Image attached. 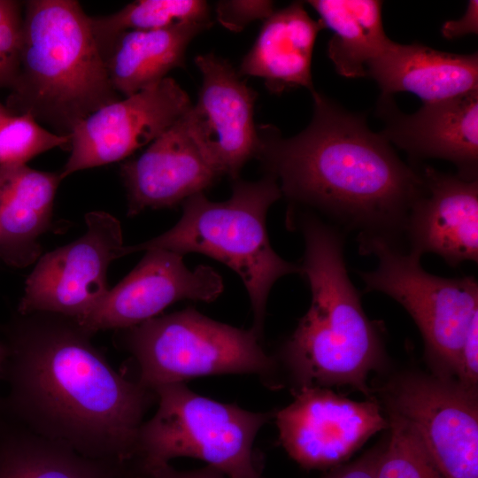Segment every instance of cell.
Listing matches in <instances>:
<instances>
[{
	"mask_svg": "<svg viewBox=\"0 0 478 478\" xmlns=\"http://www.w3.org/2000/svg\"><path fill=\"white\" fill-rule=\"evenodd\" d=\"M76 320L19 314L4 343L0 409L32 431L83 456L134 466L154 391L119 374Z\"/></svg>",
	"mask_w": 478,
	"mask_h": 478,
	"instance_id": "cell-1",
	"label": "cell"
},
{
	"mask_svg": "<svg viewBox=\"0 0 478 478\" xmlns=\"http://www.w3.org/2000/svg\"><path fill=\"white\" fill-rule=\"evenodd\" d=\"M312 96L311 123L297 135L282 138L274 127H258L256 157L288 198L395 242L422 192L420 172L369 129L364 116L316 90Z\"/></svg>",
	"mask_w": 478,
	"mask_h": 478,
	"instance_id": "cell-2",
	"label": "cell"
},
{
	"mask_svg": "<svg viewBox=\"0 0 478 478\" xmlns=\"http://www.w3.org/2000/svg\"><path fill=\"white\" fill-rule=\"evenodd\" d=\"M311 305L285 343L283 357L298 389L349 385L369 392L367 377L380 364L382 344L366 315L345 266L339 232L312 216L301 219Z\"/></svg>",
	"mask_w": 478,
	"mask_h": 478,
	"instance_id": "cell-3",
	"label": "cell"
},
{
	"mask_svg": "<svg viewBox=\"0 0 478 478\" xmlns=\"http://www.w3.org/2000/svg\"><path fill=\"white\" fill-rule=\"evenodd\" d=\"M8 111L56 133L122 96L112 87L89 17L73 0L26 3L19 65Z\"/></svg>",
	"mask_w": 478,
	"mask_h": 478,
	"instance_id": "cell-4",
	"label": "cell"
},
{
	"mask_svg": "<svg viewBox=\"0 0 478 478\" xmlns=\"http://www.w3.org/2000/svg\"><path fill=\"white\" fill-rule=\"evenodd\" d=\"M281 195L270 175L254 182L235 180L224 202L197 194L183 202L181 218L172 228L144 243L125 245L123 254L163 249L182 256L202 253L226 264L248 291L254 316L251 329L260 338L271 288L279 278L301 273L300 266L281 258L269 242L266 212Z\"/></svg>",
	"mask_w": 478,
	"mask_h": 478,
	"instance_id": "cell-5",
	"label": "cell"
},
{
	"mask_svg": "<svg viewBox=\"0 0 478 478\" xmlns=\"http://www.w3.org/2000/svg\"><path fill=\"white\" fill-rule=\"evenodd\" d=\"M158 409L142 424L137 460L155 478L177 457L201 459L227 478H261L253 443L272 412H253L190 390L183 382L154 390Z\"/></svg>",
	"mask_w": 478,
	"mask_h": 478,
	"instance_id": "cell-6",
	"label": "cell"
},
{
	"mask_svg": "<svg viewBox=\"0 0 478 478\" xmlns=\"http://www.w3.org/2000/svg\"><path fill=\"white\" fill-rule=\"evenodd\" d=\"M122 343L139 367L137 382L157 388L206 375L250 374L279 387L277 360L258 336L213 320L193 308L154 317L122 329Z\"/></svg>",
	"mask_w": 478,
	"mask_h": 478,
	"instance_id": "cell-7",
	"label": "cell"
},
{
	"mask_svg": "<svg viewBox=\"0 0 478 478\" xmlns=\"http://www.w3.org/2000/svg\"><path fill=\"white\" fill-rule=\"evenodd\" d=\"M360 253L374 255L378 266L359 273L365 291L382 292L411 315L426 351L439 366L440 376L452 378L460 349L473 320L478 316V282L474 276L443 278L426 272L418 253L404 252L377 235L359 233Z\"/></svg>",
	"mask_w": 478,
	"mask_h": 478,
	"instance_id": "cell-8",
	"label": "cell"
},
{
	"mask_svg": "<svg viewBox=\"0 0 478 478\" xmlns=\"http://www.w3.org/2000/svg\"><path fill=\"white\" fill-rule=\"evenodd\" d=\"M86 232L41 256L27 277L18 313L48 312L80 321L105 295L107 272L124 256L120 221L103 211L85 215Z\"/></svg>",
	"mask_w": 478,
	"mask_h": 478,
	"instance_id": "cell-9",
	"label": "cell"
},
{
	"mask_svg": "<svg viewBox=\"0 0 478 478\" xmlns=\"http://www.w3.org/2000/svg\"><path fill=\"white\" fill-rule=\"evenodd\" d=\"M443 478H478L477 391L440 375L411 374L388 389Z\"/></svg>",
	"mask_w": 478,
	"mask_h": 478,
	"instance_id": "cell-10",
	"label": "cell"
},
{
	"mask_svg": "<svg viewBox=\"0 0 478 478\" xmlns=\"http://www.w3.org/2000/svg\"><path fill=\"white\" fill-rule=\"evenodd\" d=\"M191 106L186 91L166 77L98 108L71 130L70 155L59 172L62 180L127 158L158 138Z\"/></svg>",
	"mask_w": 478,
	"mask_h": 478,
	"instance_id": "cell-11",
	"label": "cell"
},
{
	"mask_svg": "<svg viewBox=\"0 0 478 478\" xmlns=\"http://www.w3.org/2000/svg\"><path fill=\"white\" fill-rule=\"evenodd\" d=\"M294 397L275 418L282 446L305 468L335 466L389 427L373 400L354 401L318 386L296 389Z\"/></svg>",
	"mask_w": 478,
	"mask_h": 478,
	"instance_id": "cell-12",
	"label": "cell"
},
{
	"mask_svg": "<svg viewBox=\"0 0 478 478\" xmlns=\"http://www.w3.org/2000/svg\"><path fill=\"white\" fill-rule=\"evenodd\" d=\"M144 251L135 267L78 321L88 333L129 328L157 317L179 300L211 302L222 292V279L212 267L199 266L191 270L176 252Z\"/></svg>",
	"mask_w": 478,
	"mask_h": 478,
	"instance_id": "cell-13",
	"label": "cell"
},
{
	"mask_svg": "<svg viewBox=\"0 0 478 478\" xmlns=\"http://www.w3.org/2000/svg\"><path fill=\"white\" fill-rule=\"evenodd\" d=\"M195 64L202 85L187 116L196 137L222 174L236 180L258 148L253 117L258 94L228 61L213 53L197 55Z\"/></svg>",
	"mask_w": 478,
	"mask_h": 478,
	"instance_id": "cell-14",
	"label": "cell"
},
{
	"mask_svg": "<svg viewBox=\"0 0 478 478\" xmlns=\"http://www.w3.org/2000/svg\"><path fill=\"white\" fill-rule=\"evenodd\" d=\"M187 112L139 157L121 165L128 216L147 208L173 207L223 175L196 137Z\"/></svg>",
	"mask_w": 478,
	"mask_h": 478,
	"instance_id": "cell-15",
	"label": "cell"
},
{
	"mask_svg": "<svg viewBox=\"0 0 478 478\" xmlns=\"http://www.w3.org/2000/svg\"><path fill=\"white\" fill-rule=\"evenodd\" d=\"M385 127L380 134L413 157L452 162L458 174L477 180L478 91L459 97L423 104L416 112H400L390 96L378 104Z\"/></svg>",
	"mask_w": 478,
	"mask_h": 478,
	"instance_id": "cell-16",
	"label": "cell"
},
{
	"mask_svg": "<svg viewBox=\"0 0 478 478\" xmlns=\"http://www.w3.org/2000/svg\"><path fill=\"white\" fill-rule=\"evenodd\" d=\"M421 194L409 212L405 232L410 251L435 253L450 266L478 260V181L426 166Z\"/></svg>",
	"mask_w": 478,
	"mask_h": 478,
	"instance_id": "cell-17",
	"label": "cell"
},
{
	"mask_svg": "<svg viewBox=\"0 0 478 478\" xmlns=\"http://www.w3.org/2000/svg\"><path fill=\"white\" fill-rule=\"evenodd\" d=\"M382 96L411 92L423 104L459 97L478 91V55L455 54L428 46L393 41L368 65Z\"/></svg>",
	"mask_w": 478,
	"mask_h": 478,
	"instance_id": "cell-18",
	"label": "cell"
},
{
	"mask_svg": "<svg viewBox=\"0 0 478 478\" xmlns=\"http://www.w3.org/2000/svg\"><path fill=\"white\" fill-rule=\"evenodd\" d=\"M62 178L27 165L0 166V258L21 268L41 257V236L49 228Z\"/></svg>",
	"mask_w": 478,
	"mask_h": 478,
	"instance_id": "cell-19",
	"label": "cell"
},
{
	"mask_svg": "<svg viewBox=\"0 0 478 478\" xmlns=\"http://www.w3.org/2000/svg\"><path fill=\"white\" fill-rule=\"evenodd\" d=\"M323 28L321 21L312 19L301 2L274 11L264 20L238 73L262 78L273 93L297 87L313 93L312 50Z\"/></svg>",
	"mask_w": 478,
	"mask_h": 478,
	"instance_id": "cell-20",
	"label": "cell"
},
{
	"mask_svg": "<svg viewBox=\"0 0 478 478\" xmlns=\"http://www.w3.org/2000/svg\"><path fill=\"white\" fill-rule=\"evenodd\" d=\"M0 478H142L132 465L89 458L0 409Z\"/></svg>",
	"mask_w": 478,
	"mask_h": 478,
	"instance_id": "cell-21",
	"label": "cell"
},
{
	"mask_svg": "<svg viewBox=\"0 0 478 478\" xmlns=\"http://www.w3.org/2000/svg\"><path fill=\"white\" fill-rule=\"evenodd\" d=\"M212 22H182L155 30L127 31L120 35L103 58L110 81L123 96L137 93L183 67L192 39Z\"/></svg>",
	"mask_w": 478,
	"mask_h": 478,
	"instance_id": "cell-22",
	"label": "cell"
},
{
	"mask_svg": "<svg viewBox=\"0 0 478 478\" xmlns=\"http://www.w3.org/2000/svg\"><path fill=\"white\" fill-rule=\"evenodd\" d=\"M324 27L333 31L328 56L336 72L347 78L366 76L370 62L391 40L386 35L378 0H311Z\"/></svg>",
	"mask_w": 478,
	"mask_h": 478,
	"instance_id": "cell-23",
	"label": "cell"
},
{
	"mask_svg": "<svg viewBox=\"0 0 478 478\" xmlns=\"http://www.w3.org/2000/svg\"><path fill=\"white\" fill-rule=\"evenodd\" d=\"M102 55L120 35L155 30L182 22H212L209 5L202 0H138L103 17H89Z\"/></svg>",
	"mask_w": 478,
	"mask_h": 478,
	"instance_id": "cell-24",
	"label": "cell"
},
{
	"mask_svg": "<svg viewBox=\"0 0 478 478\" xmlns=\"http://www.w3.org/2000/svg\"><path fill=\"white\" fill-rule=\"evenodd\" d=\"M389 439L381 447L376 478H443L413 427L390 409Z\"/></svg>",
	"mask_w": 478,
	"mask_h": 478,
	"instance_id": "cell-25",
	"label": "cell"
},
{
	"mask_svg": "<svg viewBox=\"0 0 478 478\" xmlns=\"http://www.w3.org/2000/svg\"><path fill=\"white\" fill-rule=\"evenodd\" d=\"M70 135L44 128L28 113L10 112L0 119V166L27 165L54 148L70 146Z\"/></svg>",
	"mask_w": 478,
	"mask_h": 478,
	"instance_id": "cell-26",
	"label": "cell"
},
{
	"mask_svg": "<svg viewBox=\"0 0 478 478\" xmlns=\"http://www.w3.org/2000/svg\"><path fill=\"white\" fill-rule=\"evenodd\" d=\"M22 36L19 4L0 0V88H10L16 76Z\"/></svg>",
	"mask_w": 478,
	"mask_h": 478,
	"instance_id": "cell-27",
	"label": "cell"
},
{
	"mask_svg": "<svg viewBox=\"0 0 478 478\" xmlns=\"http://www.w3.org/2000/svg\"><path fill=\"white\" fill-rule=\"evenodd\" d=\"M274 12L272 1H220L216 4L219 22L234 32L241 31L253 20H265Z\"/></svg>",
	"mask_w": 478,
	"mask_h": 478,
	"instance_id": "cell-28",
	"label": "cell"
},
{
	"mask_svg": "<svg viewBox=\"0 0 478 478\" xmlns=\"http://www.w3.org/2000/svg\"><path fill=\"white\" fill-rule=\"evenodd\" d=\"M454 380L461 386L477 391L478 384V316L471 322L460 349Z\"/></svg>",
	"mask_w": 478,
	"mask_h": 478,
	"instance_id": "cell-29",
	"label": "cell"
},
{
	"mask_svg": "<svg viewBox=\"0 0 478 478\" xmlns=\"http://www.w3.org/2000/svg\"><path fill=\"white\" fill-rule=\"evenodd\" d=\"M381 448L366 453L347 466L336 468L322 478H376V465Z\"/></svg>",
	"mask_w": 478,
	"mask_h": 478,
	"instance_id": "cell-30",
	"label": "cell"
},
{
	"mask_svg": "<svg viewBox=\"0 0 478 478\" xmlns=\"http://www.w3.org/2000/svg\"><path fill=\"white\" fill-rule=\"evenodd\" d=\"M478 32V2H468L465 14L459 19L448 20L442 26V35L446 39H455Z\"/></svg>",
	"mask_w": 478,
	"mask_h": 478,
	"instance_id": "cell-31",
	"label": "cell"
},
{
	"mask_svg": "<svg viewBox=\"0 0 478 478\" xmlns=\"http://www.w3.org/2000/svg\"><path fill=\"white\" fill-rule=\"evenodd\" d=\"M155 478H227L224 474L217 471L216 469L207 466L205 468L181 472L175 470L170 465L162 468L156 475Z\"/></svg>",
	"mask_w": 478,
	"mask_h": 478,
	"instance_id": "cell-32",
	"label": "cell"
},
{
	"mask_svg": "<svg viewBox=\"0 0 478 478\" xmlns=\"http://www.w3.org/2000/svg\"><path fill=\"white\" fill-rule=\"evenodd\" d=\"M6 357V349L4 343L0 342V374Z\"/></svg>",
	"mask_w": 478,
	"mask_h": 478,
	"instance_id": "cell-33",
	"label": "cell"
},
{
	"mask_svg": "<svg viewBox=\"0 0 478 478\" xmlns=\"http://www.w3.org/2000/svg\"><path fill=\"white\" fill-rule=\"evenodd\" d=\"M9 112L8 109L0 104V119Z\"/></svg>",
	"mask_w": 478,
	"mask_h": 478,
	"instance_id": "cell-34",
	"label": "cell"
}]
</instances>
